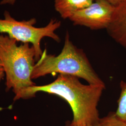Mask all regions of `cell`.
I'll use <instances>...</instances> for the list:
<instances>
[{"instance_id": "obj_1", "label": "cell", "mask_w": 126, "mask_h": 126, "mask_svg": "<svg viewBox=\"0 0 126 126\" xmlns=\"http://www.w3.org/2000/svg\"><path fill=\"white\" fill-rule=\"evenodd\" d=\"M105 87L82 84L77 77L59 74L49 84L32 86L27 89L24 99L35 97L37 93L55 95L64 99L70 105L73 120L69 126H94L99 120L98 106Z\"/></svg>"}, {"instance_id": "obj_2", "label": "cell", "mask_w": 126, "mask_h": 126, "mask_svg": "<svg viewBox=\"0 0 126 126\" xmlns=\"http://www.w3.org/2000/svg\"><path fill=\"white\" fill-rule=\"evenodd\" d=\"M17 42L0 35V60L5 74L6 90H12L15 101L24 99L27 89L36 85L32 78L36 61L35 50L30 44L18 45Z\"/></svg>"}, {"instance_id": "obj_3", "label": "cell", "mask_w": 126, "mask_h": 126, "mask_svg": "<svg viewBox=\"0 0 126 126\" xmlns=\"http://www.w3.org/2000/svg\"><path fill=\"white\" fill-rule=\"evenodd\" d=\"M56 73L77 77L85 79L89 84L105 87L104 82L95 72L86 54L73 45L68 33L60 54L55 56L47 54L46 49L43 51L34 67L32 79Z\"/></svg>"}, {"instance_id": "obj_4", "label": "cell", "mask_w": 126, "mask_h": 126, "mask_svg": "<svg viewBox=\"0 0 126 126\" xmlns=\"http://www.w3.org/2000/svg\"><path fill=\"white\" fill-rule=\"evenodd\" d=\"M36 22L35 18L28 21H17L8 11H5L4 18L0 19V33L7 34L9 37L17 42L31 44L35 50V59L37 61L43 52L41 47L43 38L48 37L60 42V37L55 32L61 26V22L52 19L46 26L40 28L34 26Z\"/></svg>"}, {"instance_id": "obj_5", "label": "cell", "mask_w": 126, "mask_h": 126, "mask_svg": "<svg viewBox=\"0 0 126 126\" xmlns=\"http://www.w3.org/2000/svg\"><path fill=\"white\" fill-rule=\"evenodd\" d=\"M115 6L105 0H96L88 7L78 11L69 19L75 25L93 30L107 29L113 16Z\"/></svg>"}, {"instance_id": "obj_6", "label": "cell", "mask_w": 126, "mask_h": 126, "mask_svg": "<svg viewBox=\"0 0 126 126\" xmlns=\"http://www.w3.org/2000/svg\"><path fill=\"white\" fill-rule=\"evenodd\" d=\"M107 30L114 40L126 49V0L115 6L111 22Z\"/></svg>"}, {"instance_id": "obj_7", "label": "cell", "mask_w": 126, "mask_h": 126, "mask_svg": "<svg viewBox=\"0 0 126 126\" xmlns=\"http://www.w3.org/2000/svg\"><path fill=\"white\" fill-rule=\"evenodd\" d=\"M94 0H55V8L62 18L69 19L78 11L91 4Z\"/></svg>"}, {"instance_id": "obj_8", "label": "cell", "mask_w": 126, "mask_h": 126, "mask_svg": "<svg viewBox=\"0 0 126 126\" xmlns=\"http://www.w3.org/2000/svg\"><path fill=\"white\" fill-rule=\"evenodd\" d=\"M94 126H126V121L119 117L115 112H111L102 118Z\"/></svg>"}, {"instance_id": "obj_9", "label": "cell", "mask_w": 126, "mask_h": 126, "mask_svg": "<svg viewBox=\"0 0 126 126\" xmlns=\"http://www.w3.org/2000/svg\"><path fill=\"white\" fill-rule=\"evenodd\" d=\"M121 93L118 100L116 113L119 117L126 121V82L121 81L120 83Z\"/></svg>"}, {"instance_id": "obj_10", "label": "cell", "mask_w": 126, "mask_h": 126, "mask_svg": "<svg viewBox=\"0 0 126 126\" xmlns=\"http://www.w3.org/2000/svg\"><path fill=\"white\" fill-rule=\"evenodd\" d=\"M4 78H5L4 70L1 62L0 60V82L4 79Z\"/></svg>"}, {"instance_id": "obj_11", "label": "cell", "mask_w": 126, "mask_h": 126, "mask_svg": "<svg viewBox=\"0 0 126 126\" xmlns=\"http://www.w3.org/2000/svg\"><path fill=\"white\" fill-rule=\"evenodd\" d=\"M105 0L108 1L109 3L113 5V6H116L126 0Z\"/></svg>"}, {"instance_id": "obj_12", "label": "cell", "mask_w": 126, "mask_h": 126, "mask_svg": "<svg viewBox=\"0 0 126 126\" xmlns=\"http://www.w3.org/2000/svg\"><path fill=\"white\" fill-rule=\"evenodd\" d=\"M16 0H1L0 4L1 5H13Z\"/></svg>"}, {"instance_id": "obj_13", "label": "cell", "mask_w": 126, "mask_h": 126, "mask_svg": "<svg viewBox=\"0 0 126 126\" xmlns=\"http://www.w3.org/2000/svg\"><path fill=\"white\" fill-rule=\"evenodd\" d=\"M65 126H68V124H66V125H65Z\"/></svg>"}]
</instances>
